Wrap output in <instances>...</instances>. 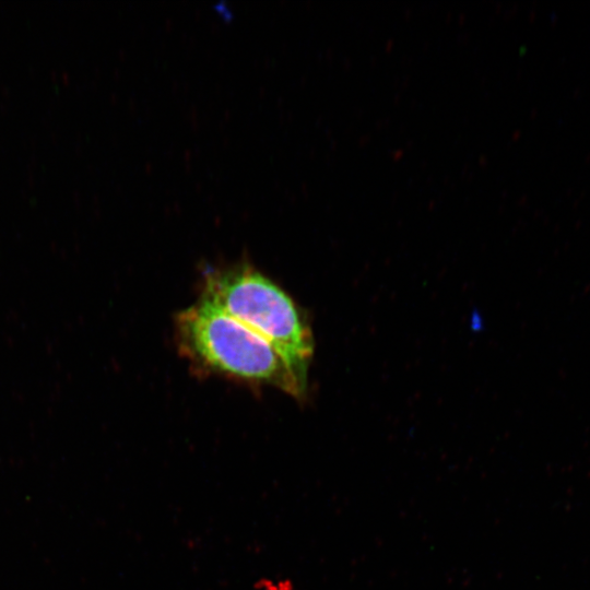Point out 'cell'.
I'll use <instances>...</instances> for the list:
<instances>
[{
    "label": "cell",
    "mask_w": 590,
    "mask_h": 590,
    "mask_svg": "<svg viewBox=\"0 0 590 590\" xmlns=\"http://www.w3.org/2000/svg\"><path fill=\"white\" fill-rule=\"evenodd\" d=\"M175 331L179 351L199 369L274 387L297 400L307 393V381L276 349L202 298L176 316Z\"/></svg>",
    "instance_id": "cell-1"
},
{
    "label": "cell",
    "mask_w": 590,
    "mask_h": 590,
    "mask_svg": "<svg viewBox=\"0 0 590 590\" xmlns=\"http://www.w3.org/2000/svg\"><path fill=\"white\" fill-rule=\"evenodd\" d=\"M200 298L267 340L307 381L315 350L310 324L293 298L270 278L245 262L211 270Z\"/></svg>",
    "instance_id": "cell-2"
}]
</instances>
